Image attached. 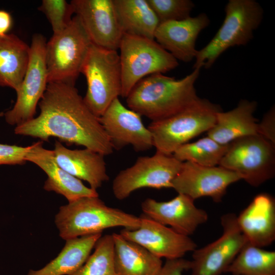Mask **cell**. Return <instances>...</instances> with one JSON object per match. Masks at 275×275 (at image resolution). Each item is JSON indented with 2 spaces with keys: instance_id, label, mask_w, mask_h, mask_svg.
<instances>
[{
  "instance_id": "6",
  "label": "cell",
  "mask_w": 275,
  "mask_h": 275,
  "mask_svg": "<svg viewBox=\"0 0 275 275\" xmlns=\"http://www.w3.org/2000/svg\"><path fill=\"white\" fill-rule=\"evenodd\" d=\"M92 44L76 15L65 29L53 34L45 46L48 83L74 85Z\"/></svg>"
},
{
  "instance_id": "25",
  "label": "cell",
  "mask_w": 275,
  "mask_h": 275,
  "mask_svg": "<svg viewBox=\"0 0 275 275\" xmlns=\"http://www.w3.org/2000/svg\"><path fill=\"white\" fill-rule=\"evenodd\" d=\"M123 34L154 40L159 20L147 0H113Z\"/></svg>"
},
{
  "instance_id": "19",
  "label": "cell",
  "mask_w": 275,
  "mask_h": 275,
  "mask_svg": "<svg viewBox=\"0 0 275 275\" xmlns=\"http://www.w3.org/2000/svg\"><path fill=\"white\" fill-rule=\"evenodd\" d=\"M43 142L39 141L32 145L25 160L34 163L46 174L43 188L63 196L71 202L86 197L99 196L97 190L85 185L81 180L73 176L57 162L53 150L43 147Z\"/></svg>"
},
{
  "instance_id": "26",
  "label": "cell",
  "mask_w": 275,
  "mask_h": 275,
  "mask_svg": "<svg viewBox=\"0 0 275 275\" xmlns=\"http://www.w3.org/2000/svg\"><path fill=\"white\" fill-rule=\"evenodd\" d=\"M102 233L66 240L59 255L42 268L28 275H72L87 261Z\"/></svg>"
},
{
  "instance_id": "13",
  "label": "cell",
  "mask_w": 275,
  "mask_h": 275,
  "mask_svg": "<svg viewBox=\"0 0 275 275\" xmlns=\"http://www.w3.org/2000/svg\"><path fill=\"white\" fill-rule=\"evenodd\" d=\"M240 180L241 177L237 173L219 166L204 167L184 161L180 172L172 181L171 188L194 201L208 197L219 203L228 186Z\"/></svg>"
},
{
  "instance_id": "18",
  "label": "cell",
  "mask_w": 275,
  "mask_h": 275,
  "mask_svg": "<svg viewBox=\"0 0 275 275\" xmlns=\"http://www.w3.org/2000/svg\"><path fill=\"white\" fill-rule=\"evenodd\" d=\"M210 20L205 13L181 20L160 23L154 40L177 60L189 62L196 58V42L200 32L208 26Z\"/></svg>"
},
{
  "instance_id": "36",
  "label": "cell",
  "mask_w": 275,
  "mask_h": 275,
  "mask_svg": "<svg viewBox=\"0 0 275 275\" xmlns=\"http://www.w3.org/2000/svg\"><path fill=\"white\" fill-rule=\"evenodd\" d=\"M3 115V113H0V116Z\"/></svg>"
},
{
  "instance_id": "8",
  "label": "cell",
  "mask_w": 275,
  "mask_h": 275,
  "mask_svg": "<svg viewBox=\"0 0 275 275\" xmlns=\"http://www.w3.org/2000/svg\"><path fill=\"white\" fill-rule=\"evenodd\" d=\"M81 73L86 77L87 90L84 101L99 118L121 92V70L117 50L92 44Z\"/></svg>"
},
{
  "instance_id": "1",
  "label": "cell",
  "mask_w": 275,
  "mask_h": 275,
  "mask_svg": "<svg viewBox=\"0 0 275 275\" xmlns=\"http://www.w3.org/2000/svg\"><path fill=\"white\" fill-rule=\"evenodd\" d=\"M38 105L40 114L15 126V134L43 142L54 137L68 145L82 146L103 156L113 153L99 118L89 109L74 85L48 83Z\"/></svg>"
},
{
  "instance_id": "3",
  "label": "cell",
  "mask_w": 275,
  "mask_h": 275,
  "mask_svg": "<svg viewBox=\"0 0 275 275\" xmlns=\"http://www.w3.org/2000/svg\"><path fill=\"white\" fill-rule=\"evenodd\" d=\"M54 222L60 236L66 240L102 233L116 227L136 229L141 225V218L107 206L97 196L83 197L61 206Z\"/></svg>"
},
{
  "instance_id": "23",
  "label": "cell",
  "mask_w": 275,
  "mask_h": 275,
  "mask_svg": "<svg viewBox=\"0 0 275 275\" xmlns=\"http://www.w3.org/2000/svg\"><path fill=\"white\" fill-rule=\"evenodd\" d=\"M114 262L117 275H157L162 266L161 259L120 233L112 234Z\"/></svg>"
},
{
  "instance_id": "10",
  "label": "cell",
  "mask_w": 275,
  "mask_h": 275,
  "mask_svg": "<svg viewBox=\"0 0 275 275\" xmlns=\"http://www.w3.org/2000/svg\"><path fill=\"white\" fill-rule=\"evenodd\" d=\"M183 162L173 155L158 152L151 156L139 157L131 167L121 171L114 178L112 191L115 198L123 200L142 188H171Z\"/></svg>"
},
{
  "instance_id": "12",
  "label": "cell",
  "mask_w": 275,
  "mask_h": 275,
  "mask_svg": "<svg viewBox=\"0 0 275 275\" xmlns=\"http://www.w3.org/2000/svg\"><path fill=\"white\" fill-rule=\"evenodd\" d=\"M237 216L233 213L223 215V233L213 242L193 252L191 275H221L225 273L248 240L240 230Z\"/></svg>"
},
{
  "instance_id": "21",
  "label": "cell",
  "mask_w": 275,
  "mask_h": 275,
  "mask_svg": "<svg viewBox=\"0 0 275 275\" xmlns=\"http://www.w3.org/2000/svg\"><path fill=\"white\" fill-rule=\"evenodd\" d=\"M58 164L73 176L87 182L97 190L109 177L103 155L90 149H69L56 141L53 150Z\"/></svg>"
},
{
  "instance_id": "24",
  "label": "cell",
  "mask_w": 275,
  "mask_h": 275,
  "mask_svg": "<svg viewBox=\"0 0 275 275\" xmlns=\"http://www.w3.org/2000/svg\"><path fill=\"white\" fill-rule=\"evenodd\" d=\"M30 46L15 34L0 36V86L17 91L29 64Z\"/></svg>"
},
{
  "instance_id": "33",
  "label": "cell",
  "mask_w": 275,
  "mask_h": 275,
  "mask_svg": "<svg viewBox=\"0 0 275 275\" xmlns=\"http://www.w3.org/2000/svg\"><path fill=\"white\" fill-rule=\"evenodd\" d=\"M258 134L275 146V108L272 107L258 124Z\"/></svg>"
},
{
  "instance_id": "31",
  "label": "cell",
  "mask_w": 275,
  "mask_h": 275,
  "mask_svg": "<svg viewBox=\"0 0 275 275\" xmlns=\"http://www.w3.org/2000/svg\"><path fill=\"white\" fill-rule=\"evenodd\" d=\"M38 10L46 16L53 34L65 29L72 20L74 13L71 3L65 0H43Z\"/></svg>"
},
{
  "instance_id": "16",
  "label": "cell",
  "mask_w": 275,
  "mask_h": 275,
  "mask_svg": "<svg viewBox=\"0 0 275 275\" xmlns=\"http://www.w3.org/2000/svg\"><path fill=\"white\" fill-rule=\"evenodd\" d=\"M70 3L92 44L107 49H119L123 34L113 0H73Z\"/></svg>"
},
{
  "instance_id": "7",
  "label": "cell",
  "mask_w": 275,
  "mask_h": 275,
  "mask_svg": "<svg viewBox=\"0 0 275 275\" xmlns=\"http://www.w3.org/2000/svg\"><path fill=\"white\" fill-rule=\"evenodd\" d=\"M119 49L121 70V96L126 98L143 78L176 68L178 61L155 40L123 34Z\"/></svg>"
},
{
  "instance_id": "35",
  "label": "cell",
  "mask_w": 275,
  "mask_h": 275,
  "mask_svg": "<svg viewBox=\"0 0 275 275\" xmlns=\"http://www.w3.org/2000/svg\"><path fill=\"white\" fill-rule=\"evenodd\" d=\"M13 25L11 15L7 11L0 10V36L8 34Z\"/></svg>"
},
{
  "instance_id": "9",
  "label": "cell",
  "mask_w": 275,
  "mask_h": 275,
  "mask_svg": "<svg viewBox=\"0 0 275 275\" xmlns=\"http://www.w3.org/2000/svg\"><path fill=\"white\" fill-rule=\"evenodd\" d=\"M218 166L258 187L274 176L275 146L259 134L239 138L229 144Z\"/></svg>"
},
{
  "instance_id": "4",
  "label": "cell",
  "mask_w": 275,
  "mask_h": 275,
  "mask_svg": "<svg viewBox=\"0 0 275 275\" xmlns=\"http://www.w3.org/2000/svg\"><path fill=\"white\" fill-rule=\"evenodd\" d=\"M225 11L224 20L214 37L198 50L194 69H209L228 48L248 44L263 16L262 7L254 0H229Z\"/></svg>"
},
{
  "instance_id": "34",
  "label": "cell",
  "mask_w": 275,
  "mask_h": 275,
  "mask_svg": "<svg viewBox=\"0 0 275 275\" xmlns=\"http://www.w3.org/2000/svg\"><path fill=\"white\" fill-rule=\"evenodd\" d=\"M190 261L179 258L167 259L157 275H182L184 271L190 269Z\"/></svg>"
},
{
  "instance_id": "2",
  "label": "cell",
  "mask_w": 275,
  "mask_h": 275,
  "mask_svg": "<svg viewBox=\"0 0 275 275\" xmlns=\"http://www.w3.org/2000/svg\"><path fill=\"white\" fill-rule=\"evenodd\" d=\"M200 69L184 77H175L155 73L140 80L126 97L130 109L156 121L169 117L182 111L199 97L195 83Z\"/></svg>"
},
{
  "instance_id": "27",
  "label": "cell",
  "mask_w": 275,
  "mask_h": 275,
  "mask_svg": "<svg viewBox=\"0 0 275 275\" xmlns=\"http://www.w3.org/2000/svg\"><path fill=\"white\" fill-rule=\"evenodd\" d=\"M232 275H275V252L246 242L228 267Z\"/></svg>"
},
{
  "instance_id": "29",
  "label": "cell",
  "mask_w": 275,
  "mask_h": 275,
  "mask_svg": "<svg viewBox=\"0 0 275 275\" xmlns=\"http://www.w3.org/2000/svg\"><path fill=\"white\" fill-rule=\"evenodd\" d=\"M114 248L112 234L102 235L96 242L93 254L72 275H117L114 266Z\"/></svg>"
},
{
  "instance_id": "20",
  "label": "cell",
  "mask_w": 275,
  "mask_h": 275,
  "mask_svg": "<svg viewBox=\"0 0 275 275\" xmlns=\"http://www.w3.org/2000/svg\"><path fill=\"white\" fill-rule=\"evenodd\" d=\"M236 219L250 243L262 248L274 241L275 200L270 195H257Z\"/></svg>"
},
{
  "instance_id": "5",
  "label": "cell",
  "mask_w": 275,
  "mask_h": 275,
  "mask_svg": "<svg viewBox=\"0 0 275 275\" xmlns=\"http://www.w3.org/2000/svg\"><path fill=\"white\" fill-rule=\"evenodd\" d=\"M221 106L198 97L179 112L162 120L152 121L148 126L156 151L173 155L181 146L208 131L214 125Z\"/></svg>"
},
{
  "instance_id": "28",
  "label": "cell",
  "mask_w": 275,
  "mask_h": 275,
  "mask_svg": "<svg viewBox=\"0 0 275 275\" xmlns=\"http://www.w3.org/2000/svg\"><path fill=\"white\" fill-rule=\"evenodd\" d=\"M228 145H222L208 136L187 143L179 147L173 155L181 162L189 161L204 167H215L226 153Z\"/></svg>"
},
{
  "instance_id": "30",
  "label": "cell",
  "mask_w": 275,
  "mask_h": 275,
  "mask_svg": "<svg viewBox=\"0 0 275 275\" xmlns=\"http://www.w3.org/2000/svg\"><path fill=\"white\" fill-rule=\"evenodd\" d=\"M159 23L189 18L195 7L190 0H147Z\"/></svg>"
},
{
  "instance_id": "22",
  "label": "cell",
  "mask_w": 275,
  "mask_h": 275,
  "mask_svg": "<svg viewBox=\"0 0 275 275\" xmlns=\"http://www.w3.org/2000/svg\"><path fill=\"white\" fill-rule=\"evenodd\" d=\"M257 106L255 101L243 99L233 109L219 112L207 136L219 144L228 145L239 138L258 134V123L254 115Z\"/></svg>"
},
{
  "instance_id": "17",
  "label": "cell",
  "mask_w": 275,
  "mask_h": 275,
  "mask_svg": "<svg viewBox=\"0 0 275 275\" xmlns=\"http://www.w3.org/2000/svg\"><path fill=\"white\" fill-rule=\"evenodd\" d=\"M141 209L148 217L187 236L208 219L205 210L197 207L194 200L181 194L165 202L147 198L142 202Z\"/></svg>"
},
{
  "instance_id": "11",
  "label": "cell",
  "mask_w": 275,
  "mask_h": 275,
  "mask_svg": "<svg viewBox=\"0 0 275 275\" xmlns=\"http://www.w3.org/2000/svg\"><path fill=\"white\" fill-rule=\"evenodd\" d=\"M46 43L42 35H34L27 69L19 88L16 91V102L13 108L5 114L6 122L11 125H19L35 117L37 105L48 84Z\"/></svg>"
},
{
  "instance_id": "15",
  "label": "cell",
  "mask_w": 275,
  "mask_h": 275,
  "mask_svg": "<svg viewBox=\"0 0 275 275\" xmlns=\"http://www.w3.org/2000/svg\"><path fill=\"white\" fill-rule=\"evenodd\" d=\"M140 217L139 228L123 229L119 233L155 256L166 260L182 258L186 253L193 252L197 248V244L189 236L179 234L143 214Z\"/></svg>"
},
{
  "instance_id": "32",
  "label": "cell",
  "mask_w": 275,
  "mask_h": 275,
  "mask_svg": "<svg viewBox=\"0 0 275 275\" xmlns=\"http://www.w3.org/2000/svg\"><path fill=\"white\" fill-rule=\"evenodd\" d=\"M31 148L32 145L21 147L0 144V166L24 164L26 162L25 156Z\"/></svg>"
},
{
  "instance_id": "14",
  "label": "cell",
  "mask_w": 275,
  "mask_h": 275,
  "mask_svg": "<svg viewBox=\"0 0 275 275\" xmlns=\"http://www.w3.org/2000/svg\"><path fill=\"white\" fill-rule=\"evenodd\" d=\"M99 120L114 150L131 145L140 152L153 147L151 133L143 124L141 116L126 107L119 98L111 103Z\"/></svg>"
}]
</instances>
